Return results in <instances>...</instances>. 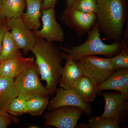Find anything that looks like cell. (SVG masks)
Segmentation results:
<instances>
[{"instance_id":"cell-21","label":"cell","mask_w":128,"mask_h":128,"mask_svg":"<svg viewBox=\"0 0 128 128\" xmlns=\"http://www.w3.org/2000/svg\"><path fill=\"white\" fill-rule=\"evenodd\" d=\"M66 7L87 13L96 14L98 10L97 0H66Z\"/></svg>"},{"instance_id":"cell-22","label":"cell","mask_w":128,"mask_h":128,"mask_svg":"<svg viewBox=\"0 0 128 128\" xmlns=\"http://www.w3.org/2000/svg\"><path fill=\"white\" fill-rule=\"evenodd\" d=\"M78 128H119V124L106 118L93 116L88 120V123L77 124Z\"/></svg>"},{"instance_id":"cell-8","label":"cell","mask_w":128,"mask_h":128,"mask_svg":"<svg viewBox=\"0 0 128 128\" xmlns=\"http://www.w3.org/2000/svg\"><path fill=\"white\" fill-rule=\"evenodd\" d=\"M60 19L67 26L73 29L78 36L80 37L91 30L96 20V16L95 13L66 7Z\"/></svg>"},{"instance_id":"cell-6","label":"cell","mask_w":128,"mask_h":128,"mask_svg":"<svg viewBox=\"0 0 128 128\" xmlns=\"http://www.w3.org/2000/svg\"><path fill=\"white\" fill-rule=\"evenodd\" d=\"M105 101L104 111L100 118H110L117 123L126 122L128 117V98L117 91L101 94Z\"/></svg>"},{"instance_id":"cell-11","label":"cell","mask_w":128,"mask_h":128,"mask_svg":"<svg viewBox=\"0 0 128 128\" xmlns=\"http://www.w3.org/2000/svg\"><path fill=\"white\" fill-rule=\"evenodd\" d=\"M6 24L20 49L26 54L34 47L36 37L24 23L20 17L7 19Z\"/></svg>"},{"instance_id":"cell-28","label":"cell","mask_w":128,"mask_h":128,"mask_svg":"<svg viewBox=\"0 0 128 128\" xmlns=\"http://www.w3.org/2000/svg\"><path fill=\"white\" fill-rule=\"evenodd\" d=\"M7 19L5 18L2 12V0H0V24L5 22Z\"/></svg>"},{"instance_id":"cell-2","label":"cell","mask_w":128,"mask_h":128,"mask_svg":"<svg viewBox=\"0 0 128 128\" xmlns=\"http://www.w3.org/2000/svg\"><path fill=\"white\" fill-rule=\"evenodd\" d=\"M96 21L100 32L106 38L121 42L124 27L128 21V10L125 0H97Z\"/></svg>"},{"instance_id":"cell-23","label":"cell","mask_w":128,"mask_h":128,"mask_svg":"<svg viewBox=\"0 0 128 128\" xmlns=\"http://www.w3.org/2000/svg\"><path fill=\"white\" fill-rule=\"evenodd\" d=\"M8 113L15 116H20L28 113L26 100L17 97L10 104L6 109Z\"/></svg>"},{"instance_id":"cell-5","label":"cell","mask_w":128,"mask_h":128,"mask_svg":"<svg viewBox=\"0 0 128 128\" xmlns=\"http://www.w3.org/2000/svg\"><path fill=\"white\" fill-rule=\"evenodd\" d=\"M83 74L96 85L104 82L115 70L110 58L86 56L76 61Z\"/></svg>"},{"instance_id":"cell-7","label":"cell","mask_w":128,"mask_h":128,"mask_svg":"<svg viewBox=\"0 0 128 128\" xmlns=\"http://www.w3.org/2000/svg\"><path fill=\"white\" fill-rule=\"evenodd\" d=\"M83 112L74 106H64L46 113L44 115L46 126L57 128H76Z\"/></svg>"},{"instance_id":"cell-9","label":"cell","mask_w":128,"mask_h":128,"mask_svg":"<svg viewBox=\"0 0 128 128\" xmlns=\"http://www.w3.org/2000/svg\"><path fill=\"white\" fill-rule=\"evenodd\" d=\"M41 12L42 26L41 30L32 31L35 36L44 38L51 42H64V31L56 20L54 9H45L41 11Z\"/></svg>"},{"instance_id":"cell-10","label":"cell","mask_w":128,"mask_h":128,"mask_svg":"<svg viewBox=\"0 0 128 128\" xmlns=\"http://www.w3.org/2000/svg\"><path fill=\"white\" fill-rule=\"evenodd\" d=\"M55 94V96L49 101L47 106L48 112L64 106H74L81 108L87 116L91 114V105L82 101L76 93L75 88L65 89L60 87L57 88Z\"/></svg>"},{"instance_id":"cell-18","label":"cell","mask_w":128,"mask_h":128,"mask_svg":"<svg viewBox=\"0 0 128 128\" xmlns=\"http://www.w3.org/2000/svg\"><path fill=\"white\" fill-rule=\"evenodd\" d=\"M26 6L25 0H2V12L7 20L20 17Z\"/></svg>"},{"instance_id":"cell-27","label":"cell","mask_w":128,"mask_h":128,"mask_svg":"<svg viewBox=\"0 0 128 128\" xmlns=\"http://www.w3.org/2000/svg\"><path fill=\"white\" fill-rule=\"evenodd\" d=\"M9 27L6 24V21L0 24V55L1 52L2 48L3 37L6 31L8 29Z\"/></svg>"},{"instance_id":"cell-14","label":"cell","mask_w":128,"mask_h":128,"mask_svg":"<svg viewBox=\"0 0 128 128\" xmlns=\"http://www.w3.org/2000/svg\"><path fill=\"white\" fill-rule=\"evenodd\" d=\"M34 60L33 57H24L19 51L14 57L0 62V77L8 76L14 79L28 64Z\"/></svg>"},{"instance_id":"cell-3","label":"cell","mask_w":128,"mask_h":128,"mask_svg":"<svg viewBox=\"0 0 128 128\" xmlns=\"http://www.w3.org/2000/svg\"><path fill=\"white\" fill-rule=\"evenodd\" d=\"M100 32L96 21L88 32V38L84 43L78 46L58 47L76 61L82 57L90 56L103 55L111 58L128 47V40L124 38H122L120 42H114L111 44L105 43L101 39Z\"/></svg>"},{"instance_id":"cell-26","label":"cell","mask_w":128,"mask_h":128,"mask_svg":"<svg viewBox=\"0 0 128 128\" xmlns=\"http://www.w3.org/2000/svg\"><path fill=\"white\" fill-rule=\"evenodd\" d=\"M57 2V0H43L41 4V10L50 8L54 9Z\"/></svg>"},{"instance_id":"cell-4","label":"cell","mask_w":128,"mask_h":128,"mask_svg":"<svg viewBox=\"0 0 128 128\" xmlns=\"http://www.w3.org/2000/svg\"><path fill=\"white\" fill-rule=\"evenodd\" d=\"M40 76L35 61L28 64L14 80L18 96L28 100L34 97L50 96L48 89L42 85Z\"/></svg>"},{"instance_id":"cell-25","label":"cell","mask_w":128,"mask_h":128,"mask_svg":"<svg viewBox=\"0 0 128 128\" xmlns=\"http://www.w3.org/2000/svg\"><path fill=\"white\" fill-rule=\"evenodd\" d=\"M16 118L8 114L7 112H0V128H6L10 125L12 121H16Z\"/></svg>"},{"instance_id":"cell-16","label":"cell","mask_w":128,"mask_h":128,"mask_svg":"<svg viewBox=\"0 0 128 128\" xmlns=\"http://www.w3.org/2000/svg\"><path fill=\"white\" fill-rule=\"evenodd\" d=\"M18 97L14 79L8 76L0 77V112H6L10 104Z\"/></svg>"},{"instance_id":"cell-1","label":"cell","mask_w":128,"mask_h":128,"mask_svg":"<svg viewBox=\"0 0 128 128\" xmlns=\"http://www.w3.org/2000/svg\"><path fill=\"white\" fill-rule=\"evenodd\" d=\"M35 56V60L41 76V80L46 82L45 87L50 96L55 94L59 84L64 67L62 64L65 53L61 52L58 47L53 42L37 38L31 50Z\"/></svg>"},{"instance_id":"cell-15","label":"cell","mask_w":128,"mask_h":128,"mask_svg":"<svg viewBox=\"0 0 128 128\" xmlns=\"http://www.w3.org/2000/svg\"><path fill=\"white\" fill-rule=\"evenodd\" d=\"M43 0H25L26 11L22 14V20L30 30H39L40 18L42 16L41 6Z\"/></svg>"},{"instance_id":"cell-19","label":"cell","mask_w":128,"mask_h":128,"mask_svg":"<svg viewBox=\"0 0 128 128\" xmlns=\"http://www.w3.org/2000/svg\"><path fill=\"white\" fill-rule=\"evenodd\" d=\"M20 50L8 28L5 32L3 37L0 55V62L14 57L20 51Z\"/></svg>"},{"instance_id":"cell-17","label":"cell","mask_w":128,"mask_h":128,"mask_svg":"<svg viewBox=\"0 0 128 128\" xmlns=\"http://www.w3.org/2000/svg\"><path fill=\"white\" fill-rule=\"evenodd\" d=\"M75 89L80 98L87 103L93 102L98 94L97 85L84 76L77 83Z\"/></svg>"},{"instance_id":"cell-12","label":"cell","mask_w":128,"mask_h":128,"mask_svg":"<svg viewBox=\"0 0 128 128\" xmlns=\"http://www.w3.org/2000/svg\"><path fill=\"white\" fill-rule=\"evenodd\" d=\"M97 86L98 93L106 90H113L128 98V68L116 70Z\"/></svg>"},{"instance_id":"cell-13","label":"cell","mask_w":128,"mask_h":128,"mask_svg":"<svg viewBox=\"0 0 128 128\" xmlns=\"http://www.w3.org/2000/svg\"><path fill=\"white\" fill-rule=\"evenodd\" d=\"M65 59L66 63L63 68L59 85L64 89L75 88L84 74L77 62L66 53H65Z\"/></svg>"},{"instance_id":"cell-24","label":"cell","mask_w":128,"mask_h":128,"mask_svg":"<svg viewBox=\"0 0 128 128\" xmlns=\"http://www.w3.org/2000/svg\"><path fill=\"white\" fill-rule=\"evenodd\" d=\"M115 71L128 68V48L123 49L119 54L109 58Z\"/></svg>"},{"instance_id":"cell-20","label":"cell","mask_w":128,"mask_h":128,"mask_svg":"<svg viewBox=\"0 0 128 128\" xmlns=\"http://www.w3.org/2000/svg\"><path fill=\"white\" fill-rule=\"evenodd\" d=\"M49 97L39 96L26 100L28 113L35 116L42 115L48 106Z\"/></svg>"}]
</instances>
